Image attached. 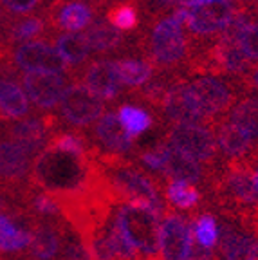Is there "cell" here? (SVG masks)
Returning <instances> with one entry per match:
<instances>
[{"label": "cell", "instance_id": "cell-1", "mask_svg": "<svg viewBox=\"0 0 258 260\" xmlns=\"http://www.w3.org/2000/svg\"><path fill=\"white\" fill-rule=\"evenodd\" d=\"M184 25L174 20V16L150 18L148 31L137 40V51L155 67L159 73L179 74L188 69L194 54L190 38L184 35Z\"/></svg>", "mask_w": 258, "mask_h": 260}, {"label": "cell", "instance_id": "cell-2", "mask_svg": "<svg viewBox=\"0 0 258 260\" xmlns=\"http://www.w3.org/2000/svg\"><path fill=\"white\" fill-rule=\"evenodd\" d=\"M89 162V157H74L47 146L33 165V179L56 201L80 197L90 186Z\"/></svg>", "mask_w": 258, "mask_h": 260}, {"label": "cell", "instance_id": "cell-3", "mask_svg": "<svg viewBox=\"0 0 258 260\" xmlns=\"http://www.w3.org/2000/svg\"><path fill=\"white\" fill-rule=\"evenodd\" d=\"M161 213L146 206L126 203L116 213V222L125 239L137 249L143 258H153L159 253V222Z\"/></svg>", "mask_w": 258, "mask_h": 260}, {"label": "cell", "instance_id": "cell-4", "mask_svg": "<svg viewBox=\"0 0 258 260\" xmlns=\"http://www.w3.org/2000/svg\"><path fill=\"white\" fill-rule=\"evenodd\" d=\"M186 89L202 118H215L226 112L237 98L233 83L218 74H197L194 80H186Z\"/></svg>", "mask_w": 258, "mask_h": 260}, {"label": "cell", "instance_id": "cell-5", "mask_svg": "<svg viewBox=\"0 0 258 260\" xmlns=\"http://www.w3.org/2000/svg\"><path fill=\"white\" fill-rule=\"evenodd\" d=\"M103 110H105L103 100L80 80L69 83L61 94L60 116L69 125L87 126L100 119Z\"/></svg>", "mask_w": 258, "mask_h": 260}, {"label": "cell", "instance_id": "cell-6", "mask_svg": "<svg viewBox=\"0 0 258 260\" xmlns=\"http://www.w3.org/2000/svg\"><path fill=\"white\" fill-rule=\"evenodd\" d=\"M13 65L25 73H69V63L61 58L54 45L45 40H31L24 42L22 45L13 51ZM76 76V74H74Z\"/></svg>", "mask_w": 258, "mask_h": 260}, {"label": "cell", "instance_id": "cell-7", "mask_svg": "<svg viewBox=\"0 0 258 260\" xmlns=\"http://www.w3.org/2000/svg\"><path fill=\"white\" fill-rule=\"evenodd\" d=\"M170 145L199 162L210 161L217 154V138L201 123H175L168 130Z\"/></svg>", "mask_w": 258, "mask_h": 260}, {"label": "cell", "instance_id": "cell-8", "mask_svg": "<svg viewBox=\"0 0 258 260\" xmlns=\"http://www.w3.org/2000/svg\"><path fill=\"white\" fill-rule=\"evenodd\" d=\"M110 183H112V190L117 193V197L126 199V203L146 206L157 213L163 211L157 191L141 172L126 167H117L110 175Z\"/></svg>", "mask_w": 258, "mask_h": 260}, {"label": "cell", "instance_id": "cell-9", "mask_svg": "<svg viewBox=\"0 0 258 260\" xmlns=\"http://www.w3.org/2000/svg\"><path fill=\"white\" fill-rule=\"evenodd\" d=\"M235 9L237 8L230 0H210L204 6L191 8L184 25L194 38H199V40L211 38L226 27L231 16L235 15Z\"/></svg>", "mask_w": 258, "mask_h": 260}, {"label": "cell", "instance_id": "cell-10", "mask_svg": "<svg viewBox=\"0 0 258 260\" xmlns=\"http://www.w3.org/2000/svg\"><path fill=\"white\" fill-rule=\"evenodd\" d=\"M22 85L37 109L51 110L60 103L67 80L60 73H25Z\"/></svg>", "mask_w": 258, "mask_h": 260}, {"label": "cell", "instance_id": "cell-11", "mask_svg": "<svg viewBox=\"0 0 258 260\" xmlns=\"http://www.w3.org/2000/svg\"><path fill=\"white\" fill-rule=\"evenodd\" d=\"M76 76H80L85 85L101 100H116L121 92L123 81L117 73V61L112 58H98L90 61Z\"/></svg>", "mask_w": 258, "mask_h": 260}, {"label": "cell", "instance_id": "cell-12", "mask_svg": "<svg viewBox=\"0 0 258 260\" xmlns=\"http://www.w3.org/2000/svg\"><path fill=\"white\" fill-rule=\"evenodd\" d=\"M56 126L54 116H40V118H25L15 119L9 125L8 136L15 143L25 148L31 155L40 154L49 141V136Z\"/></svg>", "mask_w": 258, "mask_h": 260}, {"label": "cell", "instance_id": "cell-13", "mask_svg": "<svg viewBox=\"0 0 258 260\" xmlns=\"http://www.w3.org/2000/svg\"><path fill=\"white\" fill-rule=\"evenodd\" d=\"M194 242V230L184 217L168 215L159 230V251L165 260H182Z\"/></svg>", "mask_w": 258, "mask_h": 260}, {"label": "cell", "instance_id": "cell-14", "mask_svg": "<svg viewBox=\"0 0 258 260\" xmlns=\"http://www.w3.org/2000/svg\"><path fill=\"white\" fill-rule=\"evenodd\" d=\"M168 119L174 123H199L202 119L201 112L191 102L188 89H186V78L182 74H175L170 81L163 102L159 105Z\"/></svg>", "mask_w": 258, "mask_h": 260}, {"label": "cell", "instance_id": "cell-15", "mask_svg": "<svg viewBox=\"0 0 258 260\" xmlns=\"http://www.w3.org/2000/svg\"><path fill=\"white\" fill-rule=\"evenodd\" d=\"M53 29L76 32L85 29L94 18V6L87 0H65L54 2L45 16Z\"/></svg>", "mask_w": 258, "mask_h": 260}, {"label": "cell", "instance_id": "cell-16", "mask_svg": "<svg viewBox=\"0 0 258 260\" xmlns=\"http://www.w3.org/2000/svg\"><path fill=\"white\" fill-rule=\"evenodd\" d=\"M31 154L13 139H0V184L13 188L31 172Z\"/></svg>", "mask_w": 258, "mask_h": 260}, {"label": "cell", "instance_id": "cell-17", "mask_svg": "<svg viewBox=\"0 0 258 260\" xmlns=\"http://www.w3.org/2000/svg\"><path fill=\"white\" fill-rule=\"evenodd\" d=\"M83 37L90 51L96 54L117 53V51H123L126 45L125 35L105 18H92V22L85 27Z\"/></svg>", "mask_w": 258, "mask_h": 260}, {"label": "cell", "instance_id": "cell-18", "mask_svg": "<svg viewBox=\"0 0 258 260\" xmlns=\"http://www.w3.org/2000/svg\"><path fill=\"white\" fill-rule=\"evenodd\" d=\"M96 139L112 154H125L132 148V138L123 130L121 123L117 119V114L107 112L101 114L98 125L94 128Z\"/></svg>", "mask_w": 258, "mask_h": 260}, {"label": "cell", "instance_id": "cell-19", "mask_svg": "<svg viewBox=\"0 0 258 260\" xmlns=\"http://www.w3.org/2000/svg\"><path fill=\"white\" fill-rule=\"evenodd\" d=\"M218 244L226 260H254L258 256L256 239L235 233L228 226L218 230Z\"/></svg>", "mask_w": 258, "mask_h": 260}, {"label": "cell", "instance_id": "cell-20", "mask_svg": "<svg viewBox=\"0 0 258 260\" xmlns=\"http://www.w3.org/2000/svg\"><path fill=\"white\" fill-rule=\"evenodd\" d=\"M253 141L254 139L235 123L224 121L218 125L217 143L220 150L230 157H244L253 148Z\"/></svg>", "mask_w": 258, "mask_h": 260}, {"label": "cell", "instance_id": "cell-21", "mask_svg": "<svg viewBox=\"0 0 258 260\" xmlns=\"http://www.w3.org/2000/svg\"><path fill=\"white\" fill-rule=\"evenodd\" d=\"M163 172L168 177L182 179V181H188V183H195L202 175L199 161L191 159L190 155L182 154L181 150L174 148L172 145L166 146V159L165 165H163Z\"/></svg>", "mask_w": 258, "mask_h": 260}, {"label": "cell", "instance_id": "cell-22", "mask_svg": "<svg viewBox=\"0 0 258 260\" xmlns=\"http://www.w3.org/2000/svg\"><path fill=\"white\" fill-rule=\"evenodd\" d=\"M54 47L71 67H81L92 53L85 37L78 32H65V35L56 37Z\"/></svg>", "mask_w": 258, "mask_h": 260}, {"label": "cell", "instance_id": "cell-23", "mask_svg": "<svg viewBox=\"0 0 258 260\" xmlns=\"http://www.w3.org/2000/svg\"><path fill=\"white\" fill-rule=\"evenodd\" d=\"M31 232L13 222L9 215L0 211V253H18L29 248Z\"/></svg>", "mask_w": 258, "mask_h": 260}, {"label": "cell", "instance_id": "cell-24", "mask_svg": "<svg viewBox=\"0 0 258 260\" xmlns=\"http://www.w3.org/2000/svg\"><path fill=\"white\" fill-rule=\"evenodd\" d=\"M117 61V73L125 85L128 87H141L143 83L150 80L155 73V67L146 58H119Z\"/></svg>", "mask_w": 258, "mask_h": 260}, {"label": "cell", "instance_id": "cell-25", "mask_svg": "<svg viewBox=\"0 0 258 260\" xmlns=\"http://www.w3.org/2000/svg\"><path fill=\"white\" fill-rule=\"evenodd\" d=\"M45 29H47V18L31 15L22 18V20L9 22V25L2 31V35L9 44H20V42H29L44 35Z\"/></svg>", "mask_w": 258, "mask_h": 260}, {"label": "cell", "instance_id": "cell-26", "mask_svg": "<svg viewBox=\"0 0 258 260\" xmlns=\"http://www.w3.org/2000/svg\"><path fill=\"white\" fill-rule=\"evenodd\" d=\"M29 249L37 260H53L60 251V237L51 226H38L31 232Z\"/></svg>", "mask_w": 258, "mask_h": 260}, {"label": "cell", "instance_id": "cell-27", "mask_svg": "<svg viewBox=\"0 0 258 260\" xmlns=\"http://www.w3.org/2000/svg\"><path fill=\"white\" fill-rule=\"evenodd\" d=\"M117 119L121 123L123 130H125L132 139L145 134L153 123L148 110L141 109V107H137V105H130V103H125V105L119 107V110H117Z\"/></svg>", "mask_w": 258, "mask_h": 260}, {"label": "cell", "instance_id": "cell-28", "mask_svg": "<svg viewBox=\"0 0 258 260\" xmlns=\"http://www.w3.org/2000/svg\"><path fill=\"white\" fill-rule=\"evenodd\" d=\"M230 121L247 132L253 139H258V98H244L233 105Z\"/></svg>", "mask_w": 258, "mask_h": 260}, {"label": "cell", "instance_id": "cell-29", "mask_svg": "<svg viewBox=\"0 0 258 260\" xmlns=\"http://www.w3.org/2000/svg\"><path fill=\"white\" fill-rule=\"evenodd\" d=\"M228 183H230V190L238 201L246 204L258 203V188L254 183V175L247 168L235 167L228 177Z\"/></svg>", "mask_w": 258, "mask_h": 260}, {"label": "cell", "instance_id": "cell-30", "mask_svg": "<svg viewBox=\"0 0 258 260\" xmlns=\"http://www.w3.org/2000/svg\"><path fill=\"white\" fill-rule=\"evenodd\" d=\"M107 20L123 32H130L134 29H137V25H139V13H137L136 2L134 0H121V2L114 4L107 11Z\"/></svg>", "mask_w": 258, "mask_h": 260}, {"label": "cell", "instance_id": "cell-31", "mask_svg": "<svg viewBox=\"0 0 258 260\" xmlns=\"http://www.w3.org/2000/svg\"><path fill=\"white\" fill-rule=\"evenodd\" d=\"M166 195H168L170 203L177 208H182V210L194 208L199 203V191L191 186V183L182 181V179H172Z\"/></svg>", "mask_w": 258, "mask_h": 260}, {"label": "cell", "instance_id": "cell-32", "mask_svg": "<svg viewBox=\"0 0 258 260\" xmlns=\"http://www.w3.org/2000/svg\"><path fill=\"white\" fill-rule=\"evenodd\" d=\"M191 230H194V239L204 248L213 249L218 244V230L220 228L217 226V220L211 215L199 217L197 222L191 226Z\"/></svg>", "mask_w": 258, "mask_h": 260}, {"label": "cell", "instance_id": "cell-33", "mask_svg": "<svg viewBox=\"0 0 258 260\" xmlns=\"http://www.w3.org/2000/svg\"><path fill=\"white\" fill-rule=\"evenodd\" d=\"M51 148H56L65 154H71L74 157H89L87 154V145H85V139L78 134L73 132H63V134H56L51 139Z\"/></svg>", "mask_w": 258, "mask_h": 260}, {"label": "cell", "instance_id": "cell-34", "mask_svg": "<svg viewBox=\"0 0 258 260\" xmlns=\"http://www.w3.org/2000/svg\"><path fill=\"white\" fill-rule=\"evenodd\" d=\"M238 45L251 61H258V22H247L238 32Z\"/></svg>", "mask_w": 258, "mask_h": 260}, {"label": "cell", "instance_id": "cell-35", "mask_svg": "<svg viewBox=\"0 0 258 260\" xmlns=\"http://www.w3.org/2000/svg\"><path fill=\"white\" fill-rule=\"evenodd\" d=\"M31 206H33V210L37 211V213H40V215H44V217L58 215V213L61 211L60 203H58V201L54 199L51 193H47V191L35 195V197H33V201H31Z\"/></svg>", "mask_w": 258, "mask_h": 260}, {"label": "cell", "instance_id": "cell-36", "mask_svg": "<svg viewBox=\"0 0 258 260\" xmlns=\"http://www.w3.org/2000/svg\"><path fill=\"white\" fill-rule=\"evenodd\" d=\"M0 4L13 15H27L38 8L40 0H0Z\"/></svg>", "mask_w": 258, "mask_h": 260}, {"label": "cell", "instance_id": "cell-37", "mask_svg": "<svg viewBox=\"0 0 258 260\" xmlns=\"http://www.w3.org/2000/svg\"><path fill=\"white\" fill-rule=\"evenodd\" d=\"M166 146L168 145H159L157 148L145 152V154L141 155L143 165L152 168V170H163V165H165V159H166Z\"/></svg>", "mask_w": 258, "mask_h": 260}, {"label": "cell", "instance_id": "cell-38", "mask_svg": "<svg viewBox=\"0 0 258 260\" xmlns=\"http://www.w3.org/2000/svg\"><path fill=\"white\" fill-rule=\"evenodd\" d=\"M65 260H90V253L83 242H69L63 251Z\"/></svg>", "mask_w": 258, "mask_h": 260}, {"label": "cell", "instance_id": "cell-39", "mask_svg": "<svg viewBox=\"0 0 258 260\" xmlns=\"http://www.w3.org/2000/svg\"><path fill=\"white\" fill-rule=\"evenodd\" d=\"M182 260H211V249L204 248V246H201V244L194 240Z\"/></svg>", "mask_w": 258, "mask_h": 260}, {"label": "cell", "instance_id": "cell-40", "mask_svg": "<svg viewBox=\"0 0 258 260\" xmlns=\"http://www.w3.org/2000/svg\"><path fill=\"white\" fill-rule=\"evenodd\" d=\"M240 85L246 87V89H253L258 92V65H254V67H251L249 73L246 74V76L240 80Z\"/></svg>", "mask_w": 258, "mask_h": 260}, {"label": "cell", "instance_id": "cell-41", "mask_svg": "<svg viewBox=\"0 0 258 260\" xmlns=\"http://www.w3.org/2000/svg\"><path fill=\"white\" fill-rule=\"evenodd\" d=\"M210 0H179V6H184V8H199V6L208 4Z\"/></svg>", "mask_w": 258, "mask_h": 260}, {"label": "cell", "instance_id": "cell-42", "mask_svg": "<svg viewBox=\"0 0 258 260\" xmlns=\"http://www.w3.org/2000/svg\"><path fill=\"white\" fill-rule=\"evenodd\" d=\"M244 2H247V6H254V4H258V0H244Z\"/></svg>", "mask_w": 258, "mask_h": 260}, {"label": "cell", "instance_id": "cell-43", "mask_svg": "<svg viewBox=\"0 0 258 260\" xmlns=\"http://www.w3.org/2000/svg\"><path fill=\"white\" fill-rule=\"evenodd\" d=\"M103 2H109V0H94V4H96V6L103 4Z\"/></svg>", "mask_w": 258, "mask_h": 260}, {"label": "cell", "instance_id": "cell-44", "mask_svg": "<svg viewBox=\"0 0 258 260\" xmlns=\"http://www.w3.org/2000/svg\"><path fill=\"white\" fill-rule=\"evenodd\" d=\"M254 183H256V188H258V168H256V174H254Z\"/></svg>", "mask_w": 258, "mask_h": 260}, {"label": "cell", "instance_id": "cell-45", "mask_svg": "<svg viewBox=\"0 0 258 260\" xmlns=\"http://www.w3.org/2000/svg\"><path fill=\"white\" fill-rule=\"evenodd\" d=\"M165 2H172V0H165Z\"/></svg>", "mask_w": 258, "mask_h": 260}, {"label": "cell", "instance_id": "cell-46", "mask_svg": "<svg viewBox=\"0 0 258 260\" xmlns=\"http://www.w3.org/2000/svg\"><path fill=\"white\" fill-rule=\"evenodd\" d=\"M256 13H258V6H256Z\"/></svg>", "mask_w": 258, "mask_h": 260}, {"label": "cell", "instance_id": "cell-47", "mask_svg": "<svg viewBox=\"0 0 258 260\" xmlns=\"http://www.w3.org/2000/svg\"><path fill=\"white\" fill-rule=\"evenodd\" d=\"M254 260H256V258H254Z\"/></svg>", "mask_w": 258, "mask_h": 260}]
</instances>
